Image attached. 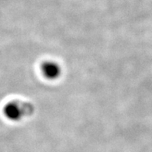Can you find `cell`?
I'll return each mask as SVG.
<instances>
[{
	"label": "cell",
	"instance_id": "1",
	"mask_svg": "<svg viewBox=\"0 0 152 152\" xmlns=\"http://www.w3.org/2000/svg\"><path fill=\"white\" fill-rule=\"evenodd\" d=\"M33 108L26 103L13 101L9 102L4 108V114L11 120H19L26 114L31 113Z\"/></svg>",
	"mask_w": 152,
	"mask_h": 152
},
{
	"label": "cell",
	"instance_id": "2",
	"mask_svg": "<svg viewBox=\"0 0 152 152\" xmlns=\"http://www.w3.org/2000/svg\"><path fill=\"white\" fill-rule=\"evenodd\" d=\"M42 72L47 78L54 79L59 76L61 69L54 62H45L42 66Z\"/></svg>",
	"mask_w": 152,
	"mask_h": 152
}]
</instances>
